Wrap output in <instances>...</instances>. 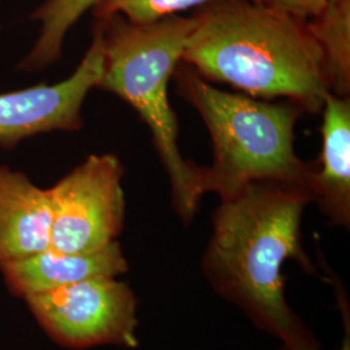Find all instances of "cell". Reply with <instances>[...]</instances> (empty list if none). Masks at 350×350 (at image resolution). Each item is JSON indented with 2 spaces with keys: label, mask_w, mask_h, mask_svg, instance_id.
I'll list each match as a JSON object with an SVG mask.
<instances>
[{
  "label": "cell",
  "mask_w": 350,
  "mask_h": 350,
  "mask_svg": "<svg viewBox=\"0 0 350 350\" xmlns=\"http://www.w3.org/2000/svg\"><path fill=\"white\" fill-rule=\"evenodd\" d=\"M51 227L50 191L23 172L0 165V263L47 250Z\"/></svg>",
  "instance_id": "cell-10"
},
{
  "label": "cell",
  "mask_w": 350,
  "mask_h": 350,
  "mask_svg": "<svg viewBox=\"0 0 350 350\" xmlns=\"http://www.w3.org/2000/svg\"><path fill=\"white\" fill-rule=\"evenodd\" d=\"M103 70L100 31L94 36L86 55L69 78L55 85H38L0 94V147L13 148L29 137L51 131H78L82 105L98 88Z\"/></svg>",
  "instance_id": "cell-7"
},
{
  "label": "cell",
  "mask_w": 350,
  "mask_h": 350,
  "mask_svg": "<svg viewBox=\"0 0 350 350\" xmlns=\"http://www.w3.org/2000/svg\"><path fill=\"white\" fill-rule=\"evenodd\" d=\"M173 78L178 95L200 114L212 139L206 192L226 199L261 180L306 187L313 165L295 152V126L305 113L299 104L215 88L185 63L176 66Z\"/></svg>",
  "instance_id": "cell-4"
},
{
  "label": "cell",
  "mask_w": 350,
  "mask_h": 350,
  "mask_svg": "<svg viewBox=\"0 0 350 350\" xmlns=\"http://www.w3.org/2000/svg\"><path fill=\"white\" fill-rule=\"evenodd\" d=\"M25 301L47 335L66 348L139 345L138 300L117 278H91Z\"/></svg>",
  "instance_id": "cell-5"
},
{
  "label": "cell",
  "mask_w": 350,
  "mask_h": 350,
  "mask_svg": "<svg viewBox=\"0 0 350 350\" xmlns=\"http://www.w3.org/2000/svg\"><path fill=\"white\" fill-rule=\"evenodd\" d=\"M322 150L306 188L334 226L350 224L349 96L328 94L322 108Z\"/></svg>",
  "instance_id": "cell-9"
},
{
  "label": "cell",
  "mask_w": 350,
  "mask_h": 350,
  "mask_svg": "<svg viewBox=\"0 0 350 350\" xmlns=\"http://www.w3.org/2000/svg\"><path fill=\"white\" fill-rule=\"evenodd\" d=\"M262 3L282 12L309 21L323 10L325 0H262Z\"/></svg>",
  "instance_id": "cell-14"
},
{
  "label": "cell",
  "mask_w": 350,
  "mask_h": 350,
  "mask_svg": "<svg viewBox=\"0 0 350 350\" xmlns=\"http://www.w3.org/2000/svg\"><path fill=\"white\" fill-rule=\"evenodd\" d=\"M192 17L182 63L204 79L322 112L331 91L308 21L252 0H215Z\"/></svg>",
  "instance_id": "cell-2"
},
{
  "label": "cell",
  "mask_w": 350,
  "mask_h": 350,
  "mask_svg": "<svg viewBox=\"0 0 350 350\" xmlns=\"http://www.w3.org/2000/svg\"><path fill=\"white\" fill-rule=\"evenodd\" d=\"M344 318H345V315H344ZM345 319H347V321H344V322L347 323V332H345V338H344V341H342V345H341L340 350H350L349 314H348V310H347V318H345ZM304 350H318V348Z\"/></svg>",
  "instance_id": "cell-15"
},
{
  "label": "cell",
  "mask_w": 350,
  "mask_h": 350,
  "mask_svg": "<svg viewBox=\"0 0 350 350\" xmlns=\"http://www.w3.org/2000/svg\"><path fill=\"white\" fill-rule=\"evenodd\" d=\"M127 270L129 263L118 241L83 253L49 247L25 258L0 263L10 292L23 300L91 278H117Z\"/></svg>",
  "instance_id": "cell-8"
},
{
  "label": "cell",
  "mask_w": 350,
  "mask_h": 350,
  "mask_svg": "<svg viewBox=\"0 0 350 350\" xmlns=\"http://www.w3.org/2000/svg\"><path fill=\"white\" fill-rule=\"evenodd\" d=\"M313 202L308 188L261 180L221 199L202 270L214 289L244 310L286 350L317 348L313 335L286 301L283 266L295 260L317 270L301 244V221Z\"/></svg>",
  "instance_id": "cell-1"
},
{
  "label": "cell",
  "mask_w": 350,
  "mask_h": 350,
  "mask_svg": "<svg viewBox=\"0 0 350 350\" xmlns=\"http://www.w3.org/2000/svg\"><path fill=\"white\" fill-rule=\"evenodd\" d=\"M124 166L112 153L90 154L50 191L51 247L68 253L103 250L125 224Z\"/></svg>",
  "instance_id": "cell-6"
},
{
  "label": "cell",
  "mask_w": 350,
  "mask_h": 350,
  "mask_svg": "<svg viewBox=\"0 0 350 350\" xmlns=\"http://www.w3.org/2000/svg\"><path fill=\"white\" fill-rule=\"evenodd\" d=\"M215 0H101L92 10L95 18L121 14L134 23H150L179 14L191 8H200ZM262 3V0H252Z\"/></svg>",
  "instance_id": "cell-13"
},
{
  "label": "cell",
  "mask_w": 350,
  "mask_h": 350,
  "mask_svg": "<svg viewBox=\"0 0 350 350\" xmlns=\"http://www.w3.org/2000/svg\"><path fill=\"white\" fill-rule=\"evenodd\" d=\"M103 70L98 88L127 103L148 126L154 148L169 176L175 212L189 224L206 192L205 167L186 160L178 146L179 126L167 91L193 17L173 14L134 23L121 14L96 18Z\"/></svg>",
  "instance_id": "cell-3"
},
{
  "label": "cell",
  "mask_w": 350,
  "mask_h": 350,
  "mask_svg": "<svg viewBox=\"0 0 350 350\" xmlns=\"http://www.w3.org/2000/svg\"><path fill=\"white\" fill-rule=\"evenodd\" d=\"M334 1H338V0H325V3H334Z\"/></svg>",
  "instance_id": "cell-16"
},
{
  "label": "cell",
  "mask_w": 350,
  "mask_h": 350,
  "mask_svg": "<svg viewBox=\"0 0 350 350\" xmlns=\"http://www.w3.org/2000/svg\"><path fill=\"white\" fill-rule=\"evenodd\" d=\"M308 27L323 53L331 94L349 96L350 0L325 3L321 13L308 21Z\"/></svg>",
  "instance_id": "cell-11"
},
{
  "label": "cell",
  "mask_w": 350,
  "mask_h": 350,
  "mask_svg": "<svg viewBox=\"0 0 350 350\" xmlns=\"http://www.w3.org/2000/svg\"><path fill=\"white\" fill-rule=\"evenodd\" d=\"M101 0H46L31 13L42 24L40 34L30 53L18 65L25 72H38L56 63L63 53L64 39L75 23L92 11Z\"/></svg>",
  "instance_id": "cell-12"
}]
</instances>
